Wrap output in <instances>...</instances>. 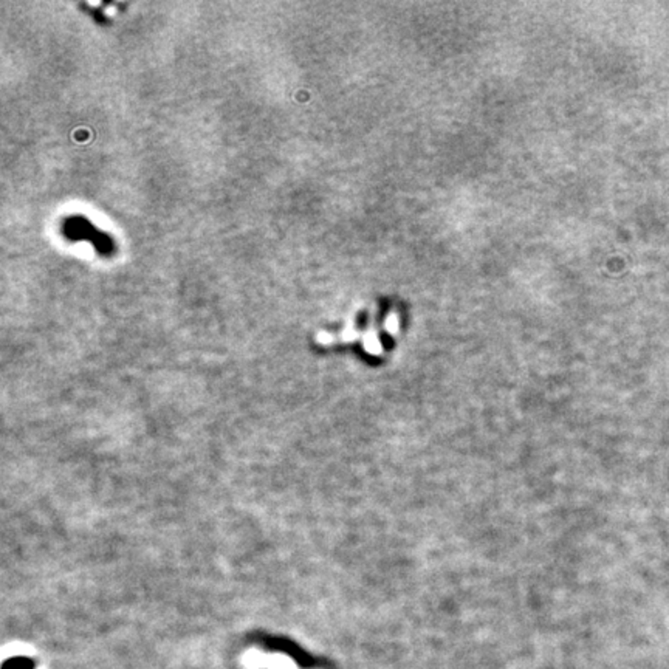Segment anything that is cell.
I'll return each instance as SVG.
<instances>
[{
	"label": "cell",
	"instance_id": "cell-2",
	"mask_svg": "<svg viewBox=\"0 0 669 669\" xmlns=\"http://www.w3.org/2000/svg\"><path fill=\"white\" fill-rule=\"evenodd\" d=\"M245 663H246L248 668H251V669L266 666V657H264V655L260 652L251 651V652H248L245 655Z\"/></svg>",
	"mask_w": 669,
	"mask_h": 669
},
{
	"label": "cell",
	"instance_id": "cell-1",
	"mask_svg": "<svg viewBox=\"0 0 669 669\" xmlns=\"http://www.w3.org/2000/svg\"><path fill=\"white\" fill-rule=\"evenodd\" d=\"M266 666L270 669H296L295 663L284 655H275V657H266Z\"/></svg>",
	"mask_w": 669,
	"mask_h": 669
}]
</instances>
